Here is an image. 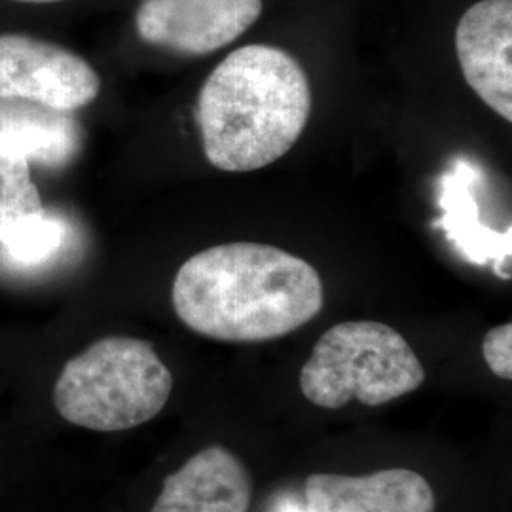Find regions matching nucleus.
I'll list each match as a JSON object with an SVG mask.
<instances>
[{
	"label": "nucleus",
	"mask_w": 512,
	"mask_h": 512,
	"mask_svg": "<svg viewBox=\"0 0 512 512\" xmlns=\"http://www.w3.org/2000/svg\"><path fill=\"white\" fill-rule=\"evenodd\" d=\"M173 308L184 325L220 342H268L315 319L325 306L319 272L304 258L238 241L190 256L175 275Z\"/></svg>",
	"instance_id": "f257e3e1"
},
{
	"label": "nucleus",
	"mask_w": 512,
	"mask_h": 512,
	"mask_svg": "<svg viewBox=\"0 0 512 512\" xmlns=\"http://www.w3.org/2000/svg\"><path fill=\"white\" fill-rule=\"evenodd\" d=\"M311 88L298 59L249 44L226 55L203 82L196 120L209 164L249 173L274 164L308 126Z\"/></svg>",
	"instance_id": "f03ea898"
},
{
	"label": "nucleus",
	"mask_w": 512,
	"mask_h": 512,
	"mask_svg": "<svg viewBox=\"0 0 512 512\" xmlns=\"http://www.w3.org/2000/svg\"><path fill=\"white\" fill-rule=\"evenodd\" d=\"M171 389L173 376L148 342L109 336L67 361L55 382L54 403L73 425L116 433L156 418Z\"/></svg>",
	"instance_id": "7ed1b4c3"
},
{
	"label": "nucleus",
	"mask_w": 512,
	"mask_h": 512,
	"mask_svg": "<svg viewBox=\"0 0 512 512\" xmlns=\"http://www.w3.org/2000/svg\"><path fill=\"white\" fill-rule=\"evenodd\" d=\"M425 382V368L403 336L384 323L346 321L327 330L300 372V389L315 406L338 410L357 399L382 406Z\"/></svg>",
	"instance_id": "20e7f679"
},
{
	"label": "nucleus",
	"mask_w": 512,
	"mask_h": 512,
	"mask_svg": "<svg viewBox=\"0 0 512 512\" xmlns=\"http://www.w3.org/2000/svg\"><path fill=\"white\" fill-rule=\"evenodd\" d=\"M101 78L71 50L29 35H0V99H23L50 109H82L95 101Z\"/></svg>",
	"instance_id": "39448f33"
},
{
	"label": "nucleus",
	"mask_w": 512,
	"mask_h": 512,
	"mask_svg": "<svg viewBox=\"0 0 512 512\" xmlns=\"http://www.w3.org/2000/svg\"><path fill=\"white\" fill-rule=\"evenodd\" d=\"M262 8V0H141L135 27L152 46L207 55L247 33Z\"/></svg>",
	"instance_id": "423d86ee"
},
{
	"label": "nucleus",
	"mask_w": 512,
	"mask_h": 512,
	"mask_svg": "<svg viewBox=\"0 0 512 512\" xmlns=\"http://www.w3.org/2000/svg\"><path fill=\"white\" fill-rule=\"evenodd\" d=\"M459 67L469 88L512 120V0H480L456 29Z\"/></svg>",
	"instance_id": "0eeeda50"
},
{
	"label": "nucleus",
	"mask_w": 512,
	"mask_h": 512,
	"mask_svg": "<svg viewBox=\"0 0 512 512\" xmlns=\"http://www.w3.org/2000/svg\"><path fill=\"white\" fill-rule=\"evenodd\" d=\"M306 512H435L429 480L412 469L372 475H317L306 480Z\"/></svg>",
	"instance_id": "6e6552de"
},
{
	"label": "nucleus",
	"mask_w": 512,
	"mask_h": 512,
	"mask_svg": "<svg viewBox=\"0 0 512 512\" xmlns=\"http://www.w3.org/2000/svg\"><path fill=\"white\" fill-rule=\"evenodd\" d=\"M251 476L230 450L209 446L167 476L150 512H247Z\"/></svg>",
	"instance_id": "1a4fd4ad"
},
{
	"label": "nucleus",
	"mask_w": 512,
	"mask_h": 512,
	"mask_svg": "<svg viewBox=\"0 0 512 512\" xmlns=\"http://www.w3.org/2000/svg\"><path fill=\"white\" fill-rule=\"evenodd\" d=\"M0 105V147L29 164L61 167L80 147V129L71 112L23 99Z\"/></svg>",
	"instance_id": "9d476101"
},
{
	"label": "nucleus",
	"mask_w": 512,
	"mask_h": 512,
	"mask_svg": "<svg viewBox=\"0 0 512 512\" xmlns=\"http://www.w3.org/2000/svg\"><path fill=\"white\" fill-rule=\"evenodd\" d=\"M440 209L442 219L437 226L444 230L446 238L454 241L459 253L478 266L492 264L499 279L511 281L512 226L497 232L482 222L463 162L458 164L456 173H448L442 179Z\"/></svg>",
	"instance_id": "9b49d317"
},
{
	"label": "nucleus",
	"mask_w": 512,
	"mask_h": 512,
	"mask_svg": "<svg viewBox=\"0 0 512 512\" xmlns=\"http://www.w3.org/2000/svg\"><path fill=\"white\" fill-rule=\"evenodd\" d=\"M69 239V224L46 207L23 217L0 234V251L10 264L37 268L61 253Z\"/></svg>",
	"instance_id": "f8f14e48"
},
{
	"label": "nucleus",
	"mask_w": 512,
	"mask_h": 512,
	"mask_svg": "<svg viewBox=\"0 0 512 512\" xmlns=\"http://www.w3.org/2000/svg\"><path fill=\"white\" fill-rule=\"evenodd\" d=\"M42 209L29 162L0 147V234L14 222Z\"/></svg>",
	"instance_id": "ddd939ff"
},
{
	"label": "nucleus",
	"mask_w": 512,
	"mask_h": 512,
	"mask_svg": "<svg viewBox=\"0 0 512 512\" xmlns=\"http://www.w3.org/2000/svg\"><path fill=\"white\" fill-rule=\"evenodd\" d=\"M488 368L501 380H512V325L505 323L488 330L482 342Z\"/></svg>",
	"instance_id": "4468645a"
},
{
	"label": "nucleus",
	"mask_w": 512,
	"mask_h": 512,
	"mask_svg": "<svg viewBox=\"0 0 512 512\" xmlns=\"http://www.w3.org/2000/svg\"><path fill=\"white\" fill-rule=\"evenodd\" d=\"M279 512H306L302 511L296 503H291V501H285L283 505H281V509H279Z\"/></svg>",
	"instance_id": "2eb2a0df"
},
{
	"label": "nucleus",
	"mask_w": 512,
	"mask_h": 512,
	"mask_svg": "<svg viewBox=\"0 0 512 512\" xmlns=\"http://www.w3.org/2000/svg\"><path fill=\"white\" fill-rule=\"evenodd\" d=\"M16 2H25V4H54V2H63V0H16Z\"/></svg>",
	"instance_id": "dca6fc26"
}]
</instances>
